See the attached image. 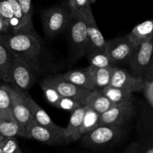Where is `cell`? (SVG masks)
<instances>
[{"instance_id":"cell-26","label":"cell","mask_w":153,"mask_h":153,"mask_svg":"<svg viewBox=\"0 0 153 153\" xmlns=\"http://www.w3.org/2000/svg\"><path fill=\"white\" fill-rule=\"evenodd\" d=\"M140 130L146 137H153V107H146L142 113Z\"/></svg>"},{"instance_id":"cell-19","label":"cell","mask_w":153,"mask_h":153,"mask_svg":"<svg viewBox=\"0 0 153 153\" xmlns=\"http://www.w3.org/2000/svg\"><path fill=\"white\" fill-rule=\"evenodd\" d=\"M153 35V19H149L134 27L127 34L128 38L135 46L149 40Z\"/></svg>"},{"instance_id":"cell-40","label":"cell","mask_w":153,"mask_h":153,"mask_svg":"<svg viewBox=\"0 0 153 153\" xmlns=\"http://www.w3.org/2000/svg\"><path fill=\"white\" fill-rule=\"evenodd\" d=\"M1 82H0V87H1Z\"/></svg>"},{"instance_id":"cell-33","label":"cell","mask_w":153,"mask_h":153,"mask_svg":"<svg viewBox=\"0 0 153 153\" xmlns=\"http://www.w3.org/2000/svg\"><path fill=\"white\" fill-rule=\"evenodd\" d=\"M67 4L71 11L79 12L91 4V0H68Z\"/></svg>"},{"instance_id":"cell-14","label":"cell","mask_w":153,"mask_h":153,"mask_svg":"<svg viewBox=\"0 0 153 153\" xmlns=\"http://www.w3.org/2000/svg\"><path fill=\"white\" fill-rule=\"evenodd\" d=\"M20 91L34 120L49 129L53 130L59 134H65L64 128L55 124L51 119L50 117L48 115L46 111H45L40 105H38L37 102L33 100L32 97L27 93V91H23V90L20 89Z\"/></svg>"},{"instance_id":"cell-8","label":"cell","mask_w":153,"mask_h":153,"mask_svg":"<svg viewBox=\"0 0 153 153\" xmlns=\"http://www.w3.org/2000/svg\"><path fill=\"white\" fill-rule=\"evenodd\" d=\"M28 138H32L40 143L50 146H61L70 144L73 142L65 134H61L39 124L34 119L31 120L26 128Z\"/></svg>"},{"instance_id":"cell-5","label":"cell","mask_w":153,"mask_h":153,"mask_svg":"<svg viewBox=\"0 0 153 153\" xmlns=\"http://www.w3.org/2000/svg\"><path fill=\"white\" fill-rule=\"evenodd\" d=\"M40 82L56 90L61 97H70L85 105L91 91L80 88L65 79L61 73L46 74Z\"/></svg>"},{"instance_id":"cell-11","label":"cell","mask_w":153,"mask_h":153,"mask_svg":"<svg viewBox=\"0 0 153 153\" xmlns=\"http://www.w3.org/2000/svg\"><path fill=\"white\" fill-rule=\"evenodd\" d=\"M153 55V35L137 45L128 61L130 69L136 76H143Z\"/></svg>"},{"instance_id":"cell-20","label":"cell","mask_w":153,"mask_h":153,"mask_svg":"<svg viewBox=\"0 0 153 153\" xmlns=\"http://www.w3.org/2000/svg\"><path fill=\"white\" fill-rule=\"evenodd\" d=\"M0 134L3 137L19 136V126L11 111L0 110Z\"/></svg>"},{"instance_id":"cell-16","label":"cell","mask_w":153,"mask_h":153,"mask_svg":"<svg viewBox=\"0 0 153 153\" xmlns=\"http://www.w3.org/2000/svg\"><path fill=\"white\" fill-rule=\"evenodd\" d=\"M114 105L101 92L100 90H94L90 93L85 105L102 114Z\"/></svg>"},{"instance_id":"cell-36","label":"cell","mask_w":153,"mask_h":153,"mask_svg":"<svg viewBox=\"0 0 153 153\" xmlns=\"http://www.w3.org/2000/svg\"><path fill=\"white\" fill-rule=\"evenodd\" d=\"M8 30H10L8 24L0 16V35L4 33H7Z\"/></svg>"},{"instance_id":"cell-4","label":"cell","mask_w":153,"mask_h":153,"mask_svg":"<svg viewBox=\"0 0 153 153\" xmlns=\"http://www.w3.org/2000/svg\"><path fill=\"white\" fill-rule=\"evenodd\" d=\"M68 5H57L43 10L41 21L43 31L46 37H55L66 29L71 16Z\"/></svg>"},{"instance_id":"cell-39","label":"cell","mask_w":153,"mask_h":153,"mask_svg":"<svg viewBox=\"0 0 153 153\" xmlns=\"http://www.w3.org/2000/svg\"><path fill=\"white\" fill-rule=\"evenodd\" d=\"M147 138H149L150 140H153V137H147Z\"/></svg>"},{"instance_id":"cell-10","label":"cell","mask_w":153,"mask_h":153,"mask_svg":"<svg viewBox=\"0 0 153 153\" xmlns=\"http://www.w3.org/2000/svg\"><path fill=\"white\" fill-rule=\"evenodd\" d=\"M135 46L126 34L106 40L105 51L114 66L115 64H128Z\"/></svg>"},{"instance_id":"cell-23","label":"cell","mask_w":153,"mask_h":153,"mask_svg":"<svg viewBox=\"0 0 153 153\" xmlns=\"http://www.w3.org/2000/svg\"><path fill=\"white\" fill-rule=\"evenodd\" d=\"M86 106V105H85ZM100 114L93 110L89 107H87L85 109V114H84L83 120H82V126L79 129V136L80 137L83 134L95 129L98 127L99 119H100Z\"/></svg>"},{"instance_id":"cell-32","label":"cell","mask_w":153,"mask_h":153,"mask_svg":"<svg viewBox=\"0 0 153 153\" xmlns=\"http://www.w3.org/2000/svg\"><path fill=\"white\" fill-rule=\"evenodd\" d=\"M82 105L80 102L73 100V99L70 98V97H61L59 102H58L57 108L72 113L73 111L77 109L78 108L81 107Z\"/></svg>"},{"instance_id":"cell-9","label":"cell","mask_w":153,"mask_h":153,"mask_svg":"<svg viewBox=\"0 0 153 153\" xmlns=\"http://www.w3.org/2000/svg\"><path fill=\"white\" fill-rule=\"evenodd\" d=\"M11 98V111L19 128V136L28 138L26 128L30 121L33 119L31 111L21 94L20 89L8 85Z\"/></svg>"},{"instance_id":"cell-1","label":"cell","mask_w":153,"mask_h":153,"mask_svg":"<svg viewBox=\"0 0 153 153\" xmlns=\"http://www.w3.org/2000/svg\"><path fill=\"white\" fill-rule=\"evenodd\" d=\"M0 43L15 58H18L39 75L54 73L58 70L57 63L43 44L41 39L25 33H4L0 35Z\"/></svg>"},{"instance_id":"cell-15","label":"cell","mask_w":153,"mask_h":153,"mask_svg":"<svg viewBox=\"0 0 153 153\" xmlns=\"http://www.w3.org/2000/svg\"><path fill=\"white\" fill-rule=\"evenodd\" d=\"M63 76L67 81L80 88L91 91H94V83L88 67L82 69L69 70L64 73Z\"/></svg>"},{"instance_id":"cell-34","label":"cell","mask_w":153,"mask_h":153,"mask_svg":"<svg viewBox=\"0 0 153 153\" xmlns=\"http://www.w3.org/2000/svg\"><path fill=\"white\" fill-rule=\"evenodd\" d=\"M143 90L146 91V96L151 104V106L153 107V82H146V86Z\"/></svg>"},{"instance_id":"cell-31","label":"cell","mask_w":153,"mask_h":153,"mask_svg":"<svg viewBox=\"0 0 153 153\" xmlns=\"http://www.w3.org/2000/svg\"><path fill=\"white\" fill-rule=\"evenodd\" d=\"M0 16L8 24L11 28L13 22V9L7 0H0Z\"/></svg>"},{"instance_id":"cell-21","label":"cell","mask_w":153,"mask_h":153,"mask_svg":"<svg viewBox=\"0 0 153 153\" xmlns=\"http://www.w3.org/2000/svg\"><path fill=\"white\" fill-rule=\"evenodd\" d=\"M100 91L107 98L110 100V101H111L115 105L124 102H133V100H134L133 93L124 91V90L111 86V85H108Z\"/></svg>"},{"instance_id":"cell-18","label":"cell","mask_w":153,"mask_h":153,"mask_svg":"<svg viewBox=\"0 0 153 153\" xmlns=\"http://www.w3.org/2000/svg\"><path fill=\"white\" fill-rule=\"evenodd\" d=\"M90 72L94 83V90H102L110 85L114 66L108 67H96L90 65Z\"/></svg>"},{"instance_id":"cell-37","label":"cell","mask_w":153,"mask_h":153,"mask_svg":"<svg viewBox=\"0 0 153 153\" xmlns=\"http://www.w3.org/2000/svg\"><path fill=\"white\" fill-rule=\"evenodd\" d=\"M3 137H3V136L1 135V134H0V142L1 141V140H2V138H3Z\"/></svg>"},{"instance_id":"cell-35","label":"cell","mask_w":153,"mask_h":153,"mask_svg":"<svg viewBox=\"0 0 153 153\" xmlns=\"http://www.w3.org/2000/svg\"><path fill=\"white\" fill-rule=\"evenodd\" d=\"M143 77L147 80V82H153V55L152 60H151L150 63H149V66H148L147 69L145 72Z\"/></svg>"},{"instance_id":"cell-12","label":"cell","mask_w":153,"mask_h":153,"mask_svg":"<svg viewBox=\"0 0 153 153\" xmlns=\"http://www.w3.org/2000/svg\"><path fill=\"white\" fill-rule=\"evenodd\" d=\"M147 80L143 76L131 74L124 69L114 67L110 85L131 93L144 89Z\"/></svg>"},{"instance_id":"cell-27","label":"cell","mask_w":153,"mask_h":153,"mask_svg":"<svg viewBox=\"0 0 153 153\" xmlns=\"http://www.w3.org/2000/svg\"><path fill=\"white\" fill-rule=\"evenodd\" d=\"M125 153H153V140L145 137L130 143L123 151Z\"/></svg>"},{"instance_id":"cell-17","label":"cell","mask_w":153,"mask_h":153,"mask_svg":"<svg viewBox=\"0 0 153 153\" xmlns=\"http://www.w3.org/2000/svg\"><path fill=\"white\" fill-rule=\"evenodd\" d=\"M85 109L86 106L82 105L73 111L69 120L68 125L66 128H64L66 136L72 139L73 141H77L80 138L79 129L82 126Z\"/></svg>"},{"instance_id":"cell-30","label":"cell","mask_w":153,"mask_h":153,"mask_svg":"<svg viewBox=\"0 0 153 153\" xmlns=\"http://www.w3.org/2000/svg\"><path fill=\"white\" fill-rule=\"evenodd\" d=\"M40 86H41V88L43 90L46 100L52 106L57 108V105H58V103L59 102L60 99H61V96L58 94L56 90L54 89L53 88H52L49 85L43 83V82H40Z\"/></svg>"},{"instance_id":"cell-22","label":"cell","mask_w":153,"mask_h":153,"mask_svg":"<svg viewBox=\"0 0 153 153\" xmlns=\"http://www.w3.org/2000/svg\"><path fill=\"white\" fill-rule=\"evenodd\" d=\"M90 65L96 67H108L114 66L107 52L103 49H94L86 53Z\"/></svg>"},{"instance_id":"cell-13","label":"cell","mask_w":153,"mask_h":153,"mask_svg":"<svg viewBox=\"0 0 153 153\" xmlns=\"http://www.w3.org/2000/svg\"><path fill=\"white\" fill-rule=\"evenodd\" d=\"M79 13L83 16L86 23L87 31L89 38V47L87 52L94 49H100L105 50L106 40L97 26L91 4L84 7Z\"/></svg>"},{"instance_id":"cell-2","label":"cell","mask_w":153,"mask_h":153,"mask_svg":"<svg viewBox=\"0 0 153 153\" xmlns=\"http://www.w3.org/2000/svg\"><path fill=\"white\" fill-rule=\"evenodd\" d=\"M128 126H101L83 134L80 143L93 152H108L120 144L127 137Z\"/></svg>"},{"instance_id":"cell-29","label":"cell","mask_w":153,"mask_h":153,"mask_svg":"<svg viewBox=\"0 0 153 153\" xmlns=\"http://www.w3.org/2000/svg\"><path fill=\"white\" fill-rule=\"evenodd\" d=\"M0 110L11 111V98L8 85H1L0 87ZM12 112V111H11Z\"/></svg>"},{"instance_id":"cell-6","label":"cell","mask_w":153,"mask_h":153,"mask_svg":"<svg viewBox=\"0 0 153 153\" xmlns=\"http://www.w3.org/2000/svg\"><path fill=\"white\" fill-rule=\"evenodd\" d=\"M40 75L18 58H13L8 71V84L23 91L31 89Z\"/></svg>"},{"instance_id":"cell-7","label":"cell","mask_w":153,"mask_h":153,"mask_svg":"<svg viewBox=\"0 0 153 153\" xmlns=\"http://www.w3.org/2000/svg\"><path fill=\"white\" fill-rule=\"evenodd\" d=\"M135 114L132 102L128 101L114 105L100 114L98 126H128Z\"/></svg>"},{"instance_id":"cell-25","label":"cell","mask_w":153,"mask_h":153,"mask_svg":"<svg viewBox=\"0 0 153 153\" xmlns=\"http://www.w3.org/2000/svg\"><path fill=\"white\" fill-rule=\"evenodd\" d=\"M17 1L22 9V13H23L27 34H31L37 38L41 39L40 36L36 32L34 24H33L31 0H17Z\"/></svg>"},{"instance_id":"cell-24","label":"cell","mask_w":153,"mask_h":153,"mask_svg":"<svg viewBox=\"0 0 153 153\" xmlns=\"http://www.w3.org/2000/svg\"><path fill=\"white\" fill-rule=\"evenodd\" d=\"M14 56L0 43V79L8 83V71Z\"/></svg>"},{"instance_id":"cell-3","label":"cell","mask_w":153,"mask_h":153,"mask_svg":"<svg viewBox=\"0 0 153 153\" xmlns=\"http://www.w3.org/2000/svg\"><path fill=\"white\" fill-rule=\"evenodd\" d=\"M67 31L70 52L68 67L74 65L85 55L89 47V38L85 20L79 12H71L66 29Z\"/></svg>"},{"instance_id":"cell-38","label":"cell","mask_w":153,"mask_h":153,"mask_svg":"<svg viewBox=\"0 0 153 153\" xmlns=\"http://www.w3.org/2000/svg\"><path fill=\"white\" fill-rule=\"evenodd\" d=\"M0 153H2V150H1V146H0Z\"/></svg>"},{"instance_id":"cell-28","label":"cell","mask_w":153,"mask_h":153,"mask_svg":"<svg viewBox=\"0 0 153 153\" xmlns=\"http://www.w3.org/2000/svg\"><path fill=\"white\" fill-rule=\"evenodd\" d=\"M2 153H22L16 136L4 137L0 142Z\"/></svg>"}]
</instances>
